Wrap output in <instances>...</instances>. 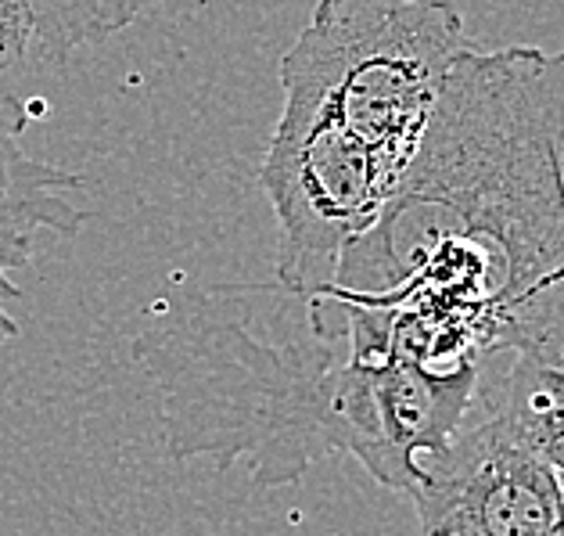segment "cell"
Wrapping results in <instances>:
<instances>
[{"label":"cell","instance_id":"obj_3","mask_svg":"<svg viewBox=\"0 0 564 536\" xmlns=\"http://www.w3.org/2000/svg\"><path fill=\"white\" fill-rule=\"evenodd\" d=\"M464 47L453 0H316L281 87L356 137L395 191Z\"/></svg>","mask_w":564,"mask_h":536},{"label":"cell","instance_id":"obj_5","mask_svg":"<svg viewBox=\"0 0 564 536\" xmlns=\"http://www.w3.org/2000/svg\"><path fill=\"white\" fill-rule=\"evenodd\" d=\"M19 130V101L0 94V346L19 335L8 302L19 299L22 288L11 281V274L30 264L44 235L73 238L87 219L84 210L68 202V191H76L84 181L25 156Z\"/></svg>","mask_w":564,"mask_h":536},{"label":"cell","instance_id":"obj_6","mask_svg":"<svg viewBox=\"0 0 564 536\" xmlns=\"http://www.w3.org/2000/svg\"><path fill=\"white\" fill-rule=\"evenodd\" d=\"M30 58H36L33 0H0V76Z\"/></svg>","mask_w":564,"mask_h":536},{"label":"cell","instance_id":"obj_1","mask_svg":"<svg viewBox=\"0 0 564 536\" xmlns=\"http://www.w3.org/2000/svg\"><path fill=\"white\" fill-rule=\"evenodd\" d=\"M324 296L392 310L435 364H564V51H460Z\"/></svg>","mask_w":564,"mask_h":536},{"label":"cell","instance_id":"obj_2","mask_svg":"<svg viewBox=\"0 0 564 536\" xmlns=\"http://www.w3.org/2000/svg\"><path fill=\"white\" fill-rule=\"evenodd\" d=\"M155 382L173 458L245 461L259 486L299 483L338 453L335 339H267L256 324V288L216 285L159 307L133 342Z\"/></svg>","mask_w":564,"mask_h":536},{"label":"cell","instance_id":"obj_4","mask_svg":"<svg viewBox=\"0 0 564 536\" xmlns=\"http://www.w3.org/2000/svg\"><path fill=\"white\" fill-rule=\"evenodd\" d=\"M406 497L424 536H550L564 518L550 469L478 396L457 436L417 461Z\"/></svg>","mask_w":564,"mask_h":536}]
</instances>
